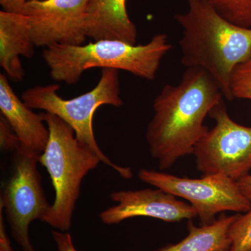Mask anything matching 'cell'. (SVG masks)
<instances>
[{
	"label": "cell",
	"mask_w": 251,
	"mask_h": 251,
	"mask_svg": "<svg viewBox=\"0 0 251 251\" xmlns=\"http://www.w3.org/2000/svg\"><path fill=\"white\" fill-rule=\"evenodd\" d=\"M223 97L215 81L201 68H186L177 85L163 87L153 100V115L146 130L150 152L160 170L193 153L209 130L206 117Z\"/></svg>",
	"instance_id": "obj_1"
},
{
	"label": "cell",
	"mask_w": 251,
	"mask_h": 251,
	"mask_svg": "<svg viewBox=\"0 0 251 251\" xmlns=\"http://www.w3.org/2000/svg\"><path fill=\"white\" fill-rule=\"evenodd\" d=\"M186 1L187 11L175 16L182 29L179 41L181 64L205 71L224 97L233 100L231 75L251 55V28L229 22L207 0Z\"/></svg>",
	"instance_id": "obj_2"
},
{
	"label": "cell",
	"mask_w": 251,
	"mask_h": 251,
	"mask_svg": "<svg viewBox=\"0 0 251 251\" xmlns=\"http://www.w3.org/2000/svg\"><path fill=\"white\" fill-rule=\"evenodd\" d=\"M172 49L168 36L159 33L145 44L115 39H100L85 45L55 44L46 48L42 56L54 81L72 85L84 72L93 68L125 71L153 80L162 59Z\"/></svg>",
	"instance_id": "obj_3"
},
{
	"label": "cell",
	"mask_w": 251,
	"mask_h": 251,
	"mask_svg": "<svg viewBox=\"0 0 251 251\" xmlns=\"http://www.w3.org/2000/svg\"><path fill=\"white\" fill-rule=\"evenodd\" d=\"M41 115L49 128V139L39 161L47 170L55 192L53 204L42 222L67 232L72 227L82 180L101 161L77 140L72 127L59 117L49 112Z\"/></svg>",
	"instance_id": "obj_4"
},
{
	"label": "cell",
	"mask_w": 251,
	"mask_h": 251,
	"mask_svg": "<svg viewBox=\"0 0 251 251\" xmlns=\"http://www.w3.org/2000/svg\"><path fill=\"white\" fill-rule=\"evenodd\" d=\"M59 87L57 84L35 86L25 91L21 99L32 110H44L59 117L72 127L77 140L89 147L101 163L115 170L122 177L131 178L133 174L129 168L117 166L103 152L94 133V115L99 107L109 105L119 108L124 105L120 96L119 71L102 69L101 76L96 87L74 99L62 98L57 94Z\"/></svg>",
	"instance_id": "obj_5"
},
{
	"label": "cell",
	"mask_w": 251,
	"mask_h": 251,
	"mask_svg": "<svg viewBox=\"0 0 251 251\" xmlns=\"http://www.w3.org/2000/svg\"><path fill=\"white\" fill-rule=\"evenodd\" d=\"M39 156L20 145L0 196V207L5 211L11 235L23 251H36L29 238V226L35 220L42 221L51 206L37 168Z\"/></svg>",
	"instance_id": "obj_6"
},
{
	"label": "cell",
	"mask_w": 251,
	"mask_h": 251,
	"mask_svg": "<svg viewBox=\"0 0 251 251\" xmlns=\"http://www.w3.org/2000/svg\"><path fill=\"white\" fill-rule=\"evenodd\" d=\"M209 116L216 124L195 147L198 170L203 175H224L237 181L251 170V127L234 122L223 100Z\"/></svg>",
	"instance_id": "obj_7"
},
{
	"label": "cell",
	"mask_w": 251,
	"mask_h": 251,
	"mask_svg": "<svg viewBox=\"0 0 251 251\" xmlns=\"http://www.w3.org/2000/svg\"><path fill=\"white\" fill-rule=\"evenodd\" d=\"M138 177L143 182L187 201L203 225L215 221L220 213H245L251 207V202L243 196L237 181L224 175H203L191 179L141 169Z\"/></svg>",
	"instance_id": "obj_8"
},
{
	"label": "cell",
	"mask_w": 251,
	"mask_h": 251,
	"mask_svg": "<svg viewBox=\"0 0 251 251\" xmlns=\"http://www.w3.org/2000/svg\"><path fill=\"white\" fill-rule=\"evenodd\" d=\"M89 0H29L22 14L27 16L37 47L55 44L82 45L87 37Z\"/></svg>",
	"instance_id": "obj_9"
},
{
	"label": "cell",
	"mask_w": 251,
	"mask_h": 251,
	"mask_svg": "<svg viewBox=\"0 0 251 251\" xmlns=\"http://www.w3.org/2000/svg\"><path fill=\"white\" fill-rule=\"evenodd\" d=\"M110 198L117 204L100 213V219L104 224H118L140 216L166 222L197 217V212L191 204L160 188L114 191Z\"/></svg>",
	"instance_id": "obj_10"
},
{
	"label": "cell",
	"mask_w": 251,
	"mask_h": 251,
	"mask_svg": "<svg viewBox=\"0 0 251 251\" xmlns=\"http://www.w3.org/2000/svg\"><path fill=\"white\" fill-rule=\"evenodd\" d=\"M0 110L11 125L20 145L41 155L49 139V130L40 114L29 108L18 98L5 74H0Z\"/></svg>",
	"instance_id": "obj_11"
},
{
	"label": "cell",
	"mask_w": 251,
	"mask_h": 251,
	"mask_svg": "<svg viewBox=\"0 0 251 251\" xmlns=\"http://www.w3.org/2000/svg\"><path fill=\"white\" fill-rule=\"evenodd\" d=\"M27 17L21 14L0 11V65L6 76L22 81L25 71L20 57L30 58L34 54Z\"/></svg>",
	"instance_id": "obj_12"
},
{
	"label": "cell",
	"mask_w": 251,
	"mask_h": 251,
	"mask_svg": "<svg viewBox=\"0 0 251 251\" xmlns=\"http://www.w3.org/2000/svg\"><path fill=\"white\" fill-rule=\"evenodd\" d=\"M87 34L94 41L115 39L136 44L138 30L127 12L126 0H89Z\"/></svg>",
	"instance_id": "obj_13"
},
{
	"label": "cell",
	"mask_w": 251,
	"mask_h": 251,
	"mask_svg": "<svg viewBox=\"0 0 251 251\" xmlns=\"http://www.w3.org/2000/svg\"><path fill=\"white\" fill-rule=\"evenodd\" d=\"M237 215H222L210 224L188 226V234L177 244H169L156 251H229L228 229Z\"/></svg>",
	"instance_id": "obj_14"
},
{
	"label": "cell",
	"mask_w": 251,
	"mask_h": 251,
	"mask_svg": "<svg viewBox=\"0 0 251 251\" xmlns=\"http://www.w3.org/2000/svg\"><path fill=\"white\" fill-rule=\"evenodd\" d=\"M209 4L229 22L240 27L251 28V0H207Z\"/></svg>",
	"instance_id": "obj_15"
},
{
	"label": "cell",
	"mask_w": 251,
	"mask_h": 251,
	"mask_svg": "<svg viewBox=\"0 0 251 251\" xmlns=\"http://www.w3.org/2000/svg\"><path fill=\"white\" fill-rule=\"evenodd\" d=\"M231 245L229 251H251V207L238 214L228 229Z\"/></svg>",
	"instance_id": "obj_16"
},
{
	"label": "cell",
	"mask_w": 251,
	"mask_h": 251,
	"mask_svg": "<svg viewBox=\"0 0 251 251\" xmlns=\"http://www.w3.org/2000/svg\"><path fill=\"white\" fill-rule=\"evenodd\" d=\"M230 89L234 99L251 100V55L234 69Z\"/></svg>",
	"instance_id": "obj_17"
},
{
	"label": "cell",
	"mask_w": 251,
	"mask_h": 251,
	"mask_svg": "<svg viewBox=\"0 0 251 251\" xmlns=\"http://www.w3.org/2000/svg\"><path fill=\"white\" fill-rule=\"evenodd\" d=\"M20 146V141L11 125L3 115H0V148L1 151L14 153Z\"/></svg>",
	"instance_id": "obj_18"
},
{
	"label": "cell",
	"mask_w": 251,
	"mask_h": 251,
	"mask_svg": "<svg viewBox=\"0 0 251 251\" xmlns=\"http://www.w3.org/2000/svg\"><path fill=\"white\" fill-rule=\"evenodd\" d=\"M52 237L58 251H77L73 243L72 235L67 232L52 231Z\"/></svg>",
	"instance_id": "obj_19"
},
{
	"label": "cell",
	"mask_w": 251,
	"mask_h": 251,
	"mask_svg": "<svg viewBox=\"0 0 251 251\" xmlns=\"http://www.w3.org/2000/svg\"><path fill=\"white\" fill-rule=\"evenodd\" d=\"M29 0H0L2 11L22 14L23 8Z\"/></svg>",
	"instance_id": "obj_20"
},
{
	"label": "cell",
	"mask_w": 251,
	"mask_h": 251,
	"mask_svg": "<svg viewBox=\"0 0 251 251\" xmlns=\"http://www.w3.org/2000/svg\"><path fill=\"white\" fill-rule=\"evenodd\" d=\"M0 251H14L6 232L3 209L0 207Z\"/></svg>",
	"instance_id": "obj_21"
},
{
	"label": "cell",
	"mask_w": 251,
	"mask_h": 251,
	"mask_svg": "<svg viewBox=\"0 0 251 251\" xmlns=\"http://www.w3.org/2000/svg\"><path fill=\"white\" fill-rule=\"evenodd\" d=\"M237 184L243 196L251 202V175L248 174L238 179Z\"/></svg>",
	"instance_id": "obj_22"
}]
</instances>
